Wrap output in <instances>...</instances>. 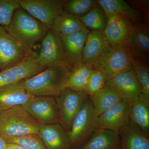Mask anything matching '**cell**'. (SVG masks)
Returning <instances> with one entry per match:
<instances>
[{
  "label": "cell",
  "instance_id": "6da1fadb",
  "mask_svg": "<svg viewBox=\"0 0 149 149\" xmlns=\"http://www.w3.org/2000/svg\"><path fill=\"white\" fill-rule=\"evenodd\" d=\"M6 30L21 45L27 54L34 45L42 40L49 29L21 7L15 11Z\"/></svg>",
  "mask_w": 149,
  "mask_h": 149
},
{
  "label": "cell",
  "instance_id": "7a4b0ae2",
  "mask_svg": "<svg viewBox=\"0 0 149 149\" xmlns=\"http://www.w3.org/2000/svg\"><path fill=\"white\" fill-rule=\"evenodd\" d=\"M71 69L66 66L48 67L29 79L23 80L31 95L56 97L66 88Z\"/></svg>",
  "mask_w": 149,
  "mask_h": 149
},
{
  "label": "cell",
  "instance_id": "3957f363",
  "mask_svg": "<svg viewBox=\"0 0 149 149\" xmlns=\"http://www.w3.org/2000/svg\"><path fill=\"white\" fill-rule=\"evenodd\" d=\"M42 125L22 106L0 112V134L4 139L29 134L38 135Z\"/></svg>",
  "mask_w": 149,
  "mask_h": 149
},
{
  "label": "cell",
  "instance_id": "277c9868",
  "mask_svg": "<svg viewBox=\"0 0 149 149\" xmlns=\"http://www.w3.org/2000/svg\"><path fill=\"white\" fill-rule=\"evenodd\" d=\"M132 55L125 46L109 43L93 64V69L100 71L107 81L133 70Z\"/></svg>",
  "mask_w": 149,
  "mask_h": 149
},
{
  "label": "cell",
  "instance_id": "5b68a950",
  "mask_svg": "<svg viewBox=\"0 0 149 149\" xmlns=\"http://www.w3.org/2000/svg\"><path fill=\"white\" fill-rule=\"evenodd\" d=\"M97 118L89 97L74 118L67 133L71 149H78L88 142L97 128Z\"/></svg>",
  "mask_w": 149,
  "mask_h": 149
},
{
  "label": "cell",
  "instance_id": "8992f818",
  "mask_svg": "<svg viewBox=\"0 0 149 149\" xmlns=\"http://www.w3.org/2000/svg\"><path fill=\"white\" fill-rule=\"evenodd\" d=\"M85 92H76L65 88L55 97L58 106L61 124L68 133L72 121L89 98Z\"/></svg>",
  "mask_w": 149,
  "mask_h": 149
},
{
  "label": "cell",
  "instance_id": "52a82bcc",
  "mask_svg": "<svg viewBox=\"0 0 149 149\" xmlns=\"http://www.w3.org/2000/svg\"><path fill=\"white\" fill-rule=\"evenodd\" d=\"M22 106L42 125L61 123L59 110L54 97L32 96Z\"/></svg>",
  "mask_w": 149,
  "mask_h": 149
},
{
  "label": "cell",
  "instance_id": "ba28073f",
  "mask_svg": "<svg viewBox=\"0 0 149 149\" xmlns=\"http://www.w3.org/2000/svg\"><path fill=\"white\" fill-rule=\"evenodd\" d=\"M65 1L20 0V7L51 29L57 17L65 13Z\"/></svg>",
  "mask_w": 149,
  "mask_h": 149
},
{
  "label": "cell",
  "instance_id": "9c48e42d",
  "mask_svg": "<svg viewBox=\"0 0 149 149\" xmlns=\"http://www.w3.org/2000/svg\"><path fill=\"white\" fill-rule=\"evenodd\" d=\"M37 58L40 65L45 68L56 66L70 68L65 57L61 38L51 29L42 40V49Z\"/></svg>",
  "mask_w": 149,
  "mask_h": 149
},
{
  "label": "cell",
  "instance_id": "30bf717a",
  "mask_svg": "<svg viewBox=\"0 0 149 149\" xmlns=\"http://www.w3.org/2000/svg\"><path fill=\"white\" fill-rule=\"evenodd\" d=\"M130 120V104L122 100L97 116V128L119 133L127 126Z\"/></svg>",
  "mask_w": 149,
  "mask_h": 149
},
{
  "label": "cell",
  "instance_id": "8fae6325",
  "mask_svg": "<svg viewBox=\"0 0 149 149\" xmlns=\"http://www.w3.org/2000/svg\"><path fill=\"white\" fill-rule=\"evenodd\" d=\"M27 54L5 27L0 26V71L8 69L17 64Z\"/></svg>",
  "mask_w": 149,
  "mask_h": 149
},
{
  "label": "cell",
  "instance_id": "7c38bea8",
  "mask_svg": "<svg viewBox=\"0 0 149 149\" xmlns=\"http://www.w3.org/2000/svg\"><path fill=\"white\" fill-rule=\"evenodd\" d=\"M106 85L129 104L136 100L143 92L142 87L133 70L118 74L107 80Z\"/></svg>",
  "mask_w": 149,
  "mask_h": 149
},
{
  "label": "cell",
  "instance_id": "4fadbf2b",
  "mask_svg": "<svg viewBox=\"0 0 149 149\" xmlns=\"http://www.w3.org/2000/svg\"><path fill=\"white\" fill-rule=\"evenodd\" d=\"M107 19L103 33L109 43L125 46L133 30V22L127 17L119 14L111 15Z\"/></svg>",
  "mask_w": 149,
  "mask_h": 149
},
{
  "label": "cell",
  "instance_id": "5bb4252c",
  "mask_svg": "<svg viewBox=\"0 0 149 149\" xmlns=\"http://www.w3.org/2000/svg\"><path fill=\"white\" fill-rule=\"evenodd\" d=\"M125 46L133 56L148 64L149 31L146 24L133 22V30Z\"/></svg>",
  "mask_w": 149,
  "mask_h": 149
},
{
  "label": "cell",
  "instance_id": "9a60e30c",
  "mask_svg": "<svg viewBox=\"0 0 149 149\" xmlns=\"http://www.w3.org/2000/svg\"><path fill=\"white\" fill-rule=\"evenodd\" d=\"M90 31L85 28L72 35L61 37L66 60L71 70L83 63V48Z\"/></svg>",
  "mask_w": 149,
  "mask_h": 149
},
{
  "label": "cell",
  "instance_id": "2e32d148",
  "mask_svg": "<svg viewBox=\"0 0 149 149\" xmlns=\"http://www.w3.org/2000/svg\"><path fill=\"white\" fill-rule=\"evenodd\" d=\"M32 96L27 92L23 80L0 87V112L18 106H22Z\"/></svg>",
  "mask_w": 149,
  "mask_h": 149
},
{
  "label": "cell",
  "instance_id": "e0dca14e",
  "mask_svg": "<svg viewBox=\"0 0 149 149\" xmlns=\"http://www.w3.org/2000/svg\"><path fill=\"white\" fill-rule=\"evenodd\" d=\"M38 136L47 149H71L67 133L60 123L42 125Z\"/></svg>",
  "mask_w": 149,
  "mask_h": 149
},
{
  "label": "cell",
  "instance_id": "ac0fdd59",
  "mask_svg": "<svg viewBox=\"0 0 149 149\" xmlns=\"http://www.w3.org/2000/svg\"><path fill=\"white\" fill-rule=\"evenodd\" d=\"M119 133L113 130L96 128L88 142L78 149H120Z\"/></svg>",
  "mask_w": 149,
  "mask_h": 149
},
{
  "label": "cell",
  "instance_id": "d6986e66",
  "mask_svg": "<svg viewBox=\"0 0 149 149\" xmlns=\"http://www.w3.org/2000/svg\"><path fill=\"white\" fill-rule=\"evenodd\" d=\"M108 44L103 32L90 31L83 48V64L93 68L94 63Z\"/></svg>",
  "mask_w": 149,
  "mask_h": 149
},
{
  "label": "cell",
  "instance_id": "ffe728a7",
  "mask_svg": "<svg viewBox=\"0 0 149 149\" xmlns=\"http://www.w3.org/2000/svg\"><path fill=\"white\" fill-rule=\"evenodd\" d=\"M119 134L120 149H149V137L132 120Z\"/></svg>",
  "mask_w": 149,
  "mask_h": 149
},
{
  "label": "cell",
  "instance_id": "44dd1931",
  "mask_svg": "<svg viewBox=\"0 0 149 149\" xmlns=\"http://www.w3.org/2000/svg\"><path fill=\"white\" fill-rule=\"evenodd\" d=\"M129 104L130 120L149 138V97L141 94Z\"/></svg>",
  "mask_w": 149,
  "mask_h": 149
},
{
  "label": "cell",
  "instance_id": "7402d4cb",
  "mask_svg": "<svg viewBox=\"0 0 149 149\" xmlns=\"http://www.w3.org/2000/svg\"><path fill=\"white\" fill-rule=\"evenodd\" d=\"M99 5L107 17L111 15L119 14L127 17L132 22H142L143 16L139 11L123 0H99Z\"/></svg>",
  "mask_w": 149,
  "mask_h": 149
},
{
  "label": "cell",
  "instance_id": "603a6c76",
  "mask_svg": "<svg viewBox=\"0 0 149 149\" xmlns=\"http://www.w3.org/2000/svg\"><path fill=\"white\" fill-rule=\"evenodd\" d=\"M46 68L40 65L37 56L28 54L17 64L9 68L18 80L29 79L39 74Z\"/></svg>",
  "mask_w": 149,
  "mask_h": 149
},
{
  "label": "cell",
  "instance_id": "cb8c5ba5",
  "mask_svg": "<svg viewBox=\"0 0 149 149\" xmlns=\"http://www.w3.org/2000/svg\"><path fill=\"white\" fill-rule=\"evenodd\" d=\"M85 28L79 18L65 12L56 17L51 29L61 37L72 35Z\"/></svg>",
  "mask_w": 149,
  "mask_h": 149
},
{
  "label": "cell",
  "instance_id": "d4e9b609",
  "mask_svg": "<svg viewBox=\"0 0 149 149\" xmlns=\"http://www.w3.org/2000/svg\"><path fill=\"white\" fill-rule=\"evenodd\" d=\"M90 98L97 116L123 100L116 92L107 85Z\"/></svg>",
  "mask_w": 149,
  "mask_h": 149
},
{
  "label": "cell",
  "instance_id": "484cf974",
  "mask_svg": "<svg viewBox=\"0 0 149 149\" xmlns=\"http://www.w3.org/2000/svg\"><path fill=\"white\" fill-rule=\"evenodd\" d=\"M93 69L83 63L72 68L68 79L66 88L76 92H84Z\"/></svg>",
  "mask_w": 149,
  "mask_h": 149
},
{
  "label": "cell",
  "instance_id": "4316f807",
  "mask_svg": "<svg viewBox=\"0 0 149 149\" xmlns=\"http://www.w3.org/2000/svg\"><path fill=\"white\" fill-rule=\"evenodd\" d=\"M86 28L103 32L107 24V17L102 9L98 6L79 18Z\"/></svg>",
  "mask_w": 149,
  "mask_h": 149
},
{
  "label": "cell",
  "instance_id": "83f0119b",
  "mask_svg": "<svg viewBox=\"0 0 149 149\" xmlns=\"http://www.w3.org/2000/svg\"><path fill=\"white\" fill-rule=\"evenodd\" d=\"M99 5L95 0H70L65 1L64 9L65 12L76 17H82Z\"/></svg>",
  "mask_w": 149,
  "mask_h": 149
},
{
  "label": "cell",
  "instance_id": "f1b7e54d",
  "mask_svg": "<svg viewBox=\"0 0 149 149\" xmlns=\"http://www.w3.org/2000/svg\"><path fill=\"white\" fill-rule=\"evenodd\" d=\"M133 70L142 87V94L149 97V68L148 64L135 57L132 58Z\"/></svg>",
  "mask_w": 149,
  "mask_h": 149
},
{
  "label": "cell",
  "instance_id": "f546056e",
  "mask_svg": "<svg viewBox=\"0 0 149 149\" xmlns=\"http://www.w3.org/2000/svg\"><path fill=\"white\" fill-rule=\"evenodd\" d=\"M20 8V0H0V26L10 23L15 11Z\"/></svg>",
  "mask_w": 149,
  "mask_h": 149
},
{
  "label": "cell",
  "instance_id": "4dcf8cb0",
  "mask_svg": "<svg viewBox=\"0 0 149 149\" xmlns=\"http://www.w3.org/2000/svg\"><path fill=\"white\" fill-rule=\"evenodd\" d=\"M4 139L7 143L18 144L25 149H47L37 134H29L21 137H10Z\"/></svg>",
  "mask_w": 149,
  "mask_h": 149
},
{
  "label": "cell",
  "instance_id": "1f68e13d",
  "mask_svg": "<svg viewBox=\"0 0 149 149\" xmlns=\"http://www.w3.org/2000/svg\"><path fill=\"white\" fill-rule=\"evenodd\" d=\"M106 82L105 77L100 71L93 69L88 79L84 92L89 97H92L106 85Z\"/></svg>",
  "mask_w": 149,
  "mask_h": 149
},
{
  "label": "cell",
  "instance_id": "d6a6232c",
  "mask_svg": "<svg viewBox=\"0 0 149 149\" xmlns=\"http://www.w3.org/2000/svg\"><path fill=\"white\" fill-rule=\"evenodd\" d=\"M19 81L9 69L0 71V87Z\"/></svg>",
  "mask_w": 149,
  "mask_h": 149
},
{
  "label": "cell",
  "instance_id": "836d02e7",
  "mask_svg": "<svg viewBox=\"0 0 149 149\" xmlns=\"http://www.w3.org/2000/svg\"><path fill=\"white\" fill-rule=\"evenodd\" d=\"M6 149H25L24 147L15 143H7Z\"/></svg>",
  "mask_w": 149,
  "mask_h": 149
},
{
  "label": "cell",
  "instance_id": "e575fe53",
  "mask_svg": "<svg viewBox=\"0 0 149 149\" xmlns=\"http://www.w3.org/2000/svg\"><path fill=\"white\" fill-rule=\"evenodd\" d=\"M7 142L4 138L0 134V149H6Z\"/></svg>",
  "mask_w": 149,
  "mask_h": 149
}]
</instances>
